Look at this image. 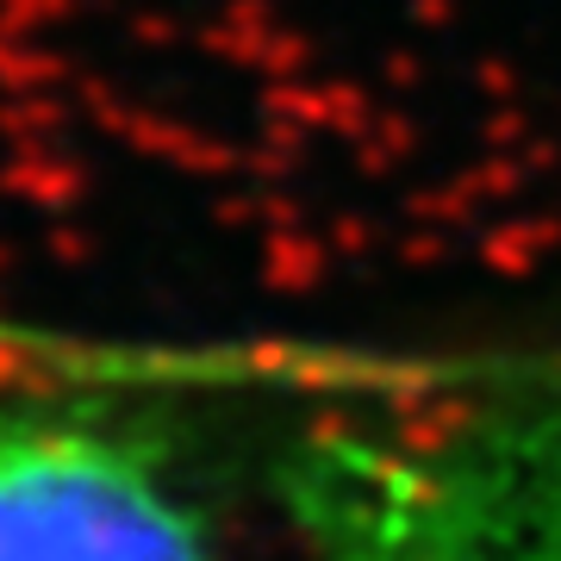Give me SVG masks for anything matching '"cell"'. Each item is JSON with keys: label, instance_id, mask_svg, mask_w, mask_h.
<instances>
[{"label": "cell", "instance_id": "cell-1", "mask_svg": "<svg viewBox=\"0 0 561 561\" xmlns=\"http://www.w3.org/2000/svg\"><path fill=\"white\" fill-rule=\"evenodd\" d=\"M287 561H561V387L381 400L280 456Z\"/></svg>", "mask_w": 561, "mask_h": 561}, {"label": "cell", "instance_id": "cell-2", "mask_svg": "<svg viewBox=\"0 0 561 561\" xmlns=\"http://www.w3.org/2000/svg\"><path fill=\"white\" fill-rule=\"evenodd\" d=\"M0 561H219V530L138 419L0 393Z\"/></svg>", "mask_w": 561, "mask_h": 561}]
</instances>
